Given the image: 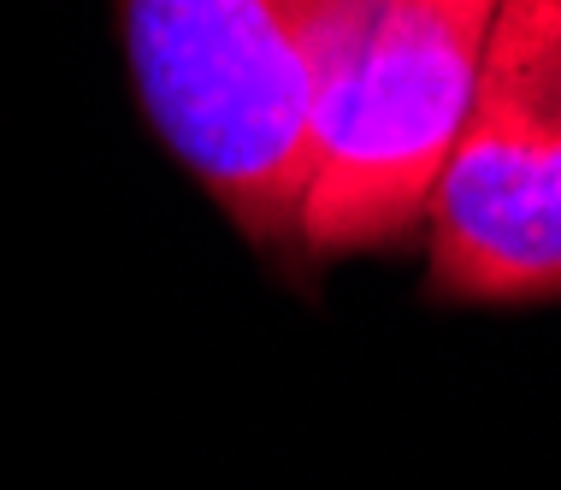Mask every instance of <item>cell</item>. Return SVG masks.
<instances>
[{
  "instance_id": "obj_2",
  "label": "cell",
  "mask_w": 561,
  "mask_h": 490,
  "mask_svg": "<svg viewBox=\"0 0 561 490\" xmlns=\"http://www.w3.org/2000/svg\"><path fill=\"white\" fill-rule=\"evenodd\" d=\"M491 19L496 0H373L313 118L301 260L397 254L426 231Z\"/></svg>"
},
{
  "instance_id": "obj_3",
  "label": "cell",
  "mask_w": 561,
  "mask_h": 490,
  "mask_svg": "<svg viewBox=\"0 0 561 490\" xmlns=\"http://www.w3.org/2000/svg\"><path fill=\"white\" fill-rule=\"evenodd\" d=\"M420 237L437 308L561 301V0H496Z\"/></svg>"
},
{
  "instance_id": "obj_1",
  "label": "cell",
  "mask_w": 561,
  "mask_h": 490,
  "mask_svg": "<svg viewBox=\"0 0 561 490\" xmlns=\"http://www.w3.org/2000/svg\"><path fill=\"white\" fill-rule=\"evenodd\" d=\"M373 0H118L148 130L225 225L301 260L313 118Z\"/></svg>"
}]
</instances>
